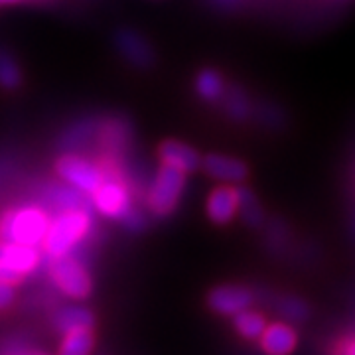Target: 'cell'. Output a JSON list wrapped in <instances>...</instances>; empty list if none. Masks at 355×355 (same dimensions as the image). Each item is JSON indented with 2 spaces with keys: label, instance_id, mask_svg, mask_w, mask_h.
<instances>
[{
  "label": "cell",
  "instance_id": "obj_1",
  "mask_svg": "<svg viewBox=\"0 0 355 355\" xmlns=\"http://www.w3.org/2000/svg\"><path fill=\"white\" fill-rule=\"evenodd\" d=\"M93 229V217L87 209L62 211L50 221L48 233L44 237V251L48 257H62L73 253L79 243L87 239Z\"/></svg>",
  "mask_w": 355,
  "mask_h": 355
},
{
  "label": "cell",
  "instance_id": "obj_2",
  "mask_svg": "<svg viewBox=\"0 0 355 355\" xmlns=\"http://www.w3.org/2000/svg\"><path fill=\"white\" fill-rule=\"evenodd\" d=\"M51 217L38 205L12 207L0 216V241L38 247L44 243Z\"/></svg>",
  "mask_w": 355,
  "mask_h": 355
},
{
  "label": "cell",
  "instance_id": "obj_3",
  "mask_svg": "<svg viewBox=\"0 0 355 355\" xmlns=\"http://www.w3.org/2000/svg\"><path fill=\"white\" fill-rule=\"evenodd\" d=\"M186 186V172L176 166L162 164L158 174L148 186L146 205L150 214L156 217L170 216L176 209L178 202L182 198V191Z\"/></svg>",
  "mask_w": 355,
  "mask_h": 355
},
{
  "label": "cell",
  "instance_id": "obj_4",
  "mask_svg": "<svg viewBox=\"0 0 355 355\" xmlns=\"http://www.w3.org/2000/svg\"><path fill=\"white\" fill-rule=\"evenodd\" d=\"M48 272L53 284L73 300H85L93 291V280L89 270L73 253L50 257Z\"/></svg>",
  "mask_w": 355,
  "mask_h": 355
},
{
  "label": "cell",
  "instance_id": "obj_5",
  "mask_svg": "<svg viewBox=\"0 0 355 355\" xmlns=\"http://www.w3.org/2000/svg\"><path fill=\"white\" fill-rule=\"evenodd\" d=\"M42 263L38 247L22 245V243L0 241V280L8 284H20L32 275Z\"/></svg>",
  "mask_w": 355,
  "mask_h": 355
},
{
  "label": "cell",
  "instance_id": "obj_6",
  "mask_svg": "<svg viewBox=\"0 0 355 355\" xmlns=\"http://www.w3.org/2000/svg\"><path fill=\"white\" fill-rule=\"evenodd\" d=\"M93 207L107 217H113L123 221L127 214L132 209L130 190L125 178L103 176L101 186L91 196Z\"/></svg>",
  "mask_w": 355,
  "mask_h": 355
},
{
  "label": "cell",
  "instance_id": "obj_7",
  "mask_svg": "<svg viewBox=\"0 0 355 355\" xmlns=\"http://www.w3.org/2000/svg\"><path fill=\"white\" fill-rule=\"evenodd\" d=\"M55 172L69 186H73V188L81 190L87 196H93V191L97 190L103 182V172L99 164L91 162L87 158L79 156V154L69 153L64 154L62 158H58Z\"/></svg>",
  "mask_w": 355,
  "mask_h": 355
},
{
  "label": "cell",
  "instance_id": "obj_8",
  "mask_svg": "<svg viewBox=\"0 0 355 355\" xmlns=\"http://www.w3.org/2000/svg\"><path fill=\"white\" fill-rule=\"evenodd\" d=\"M253 292L247 286H237V284H223L209 292L207 296V306L211 312L221 314V316H235L243 310H247L253 304Z\"/></svg>",
  "mask_w": 355,
  "mask_h": 355
},
{
  "label": "cell",
  "instance_id": "obj_9",
  "mask_svg": "<svg viewBox=\"0 0 355 355\" xmlns=\"http://www.w3.org/2000/svg\"><path fill=\"white\" fill-rule=\"evenodd\" d=\"M114 44L128 62L140 67V69H146V67L154 65L156 58H154L153 46L146 42V38H142L139 32H135L130 28H123L116 32Z\"/></svg>",
  "mask_w": 355,
  "mask_h": 355
},
{
  "label": "cell",
  "instance_id": "obj_10",
  "mask_svg": "<svg viewBox=\"0 0 355 355\" xmlns=\"http://www.w3.org/2000/svg\"><path fill=\"white\" fill-rule=\"evenodd\" d=\"M44 200L48 202L50 207L58 209L60 214L62 211H69V209H93V200L91 196L83 193L77 188H67L62 184H50L46 190H44Z\"/></svg>",
  "mask_w": 355,
  "mask_h": 355
},
{
  "label": "cell",
  "instance_id": "obj_11",
  "mask_svg": "<svg viewBox=\"0 0 355 355\" xmlns=\"http://www.w3.org/2000/svg\"><path fill=\"white\" fill-rule=\"evenodd\" d=\"M239 209V196L237 188H229L221 186L209 193L207 200V216L217 225H225L229 223Z\"/></svg>",
  "mask_w": 355,
  "mask_h": 355
},
{
  "label": "cell",
  "instance_id": "obj_12",
  "mask_svg": "<svg viewBox=\"0 0 355 355\" xmlns=\"http://www.w3.org/2000/svg\"><path fill=\"white\" fill-rule=\"evenodd\" d=\"M162 164L176 166L180 170H184L186 174L198 170L202 164V156L198 154L196 148H191L188 144L180 142V140H164L158 148Z\"/></svg>",
  "mask_w": 355,
  "mask_h": 355
},
{
  "label": "cell",
  "instance_id": "obj_13",
  "mask_svg": "<svg viewBox=\"0 0 355 355\" xmlns=\"http://www.w3.org/2000/svg\"><path fill=\"white\" fill-rule=\"evenodd\" d=\"M259 342L266 355H288L296 347V331L288 324L275 322L263 330Z\"/></svg>",
  "mask_w": 355,
  "mask_h": 355
},
{
  "label": "cell",
  "instance_id": "obj_14",
  "mask_svg": "<svg viewBox=\"0 0 355 355\" xmlns=\"http://www.w3.org/2000/svg\"><path fill=\"white\" fill-rule=\"evenodd\" d=\"M202 166L209 176L221 182H243L249 174L245 162L221 154H207L202 160Z\"/></svg>",
  "mask_w": 355,
  "mask_h": 355
},
{
  "label": "cell",
  "instance_id": "obj_15",
  "mask_svg": "<svg viewBox=\"0 0 355 355\" xmlns=\"http://www.w3.org/2000/svg\"><path fill=\"white\" fill-rule=\"evenodd\" d=\"M93 326H95V314L85 306H65L53 314V328L60 334L77 328H93Z\"/></svg>",
  "mask_w": 355,
  "mask_h": 355
},
{
  "label": "cell",
  "instance_id": "obj_16",
  "mask_svg": "<svg viewBox=\"0 0 355 355\" xmlns=\"http://www.w3.org/2000/svg\"><path fill=\"white\" fill-rule=\"evenodd\" d=\"M95 347L93 328H77L62 334L60 354L58 355H91Z\"/></svg>",
  "mask_w": 355,
  "mask_h": 355
},
{
  "label": "cell",
  "instance_id": "obj_17",
  "mask_svg": "<svg viewBox=\"0 0 355 355\" xmlns=\"http://www.w3.org/2000/svg\"><path fill=\"white\" fill-rule=\"evenodd\" d=\"M237 196H239V209L237 214H241L243 221L249 225V227H261L263 221H265V214H263V207L257 200L253 191L249 188H237Z\"/></svg>",
  "mask_w": 355,
  "mask_h": 355
},
{
  "label": "cell",
  "instance_id": "obj_18",
  "mask_svg": "<svg viewBox=\"0 0 355 355\" xmlns=\"http://www.w3.org/2000/svg\"><path fill=\"white\" fill-rule=\"evenodd\" d=\"M196 91L205 101H219L225 93L223 77L219 76L216 69H203L200 71V76L196 77Z\"/></svg>",
  "mask_w": 355,
  "mask_h": 355
},
{
  "label": "cell",
  "instance_id": "obj_19",
  "mask_svg": "<svg viewBox=\"0 0 355 355\" xmlns=\"http://www.w3.org/2000/svg\"><path fill=\"white\" fill-rule=\"evenodd\" d=\"M97 128H99V125L93 123V121H81V123L73 125L65 132L62 142H64L65 148H69V150L83 148V146H87L91 140L97 139Z\"/></svg>",
  "mask_w": 355,
  "mask_h": 355
},
{
  "label": "cell",
  "instance_id": "obj_20",
  "mask_svg": "<svg viewBox=\"0 0 355 355\" xmlns=\"http://www.w3.org/2000/svg\"><path fill=\"white\" fill-rule=\"evenodd\" d=\"M223 97H225V111L231 119H235V121H245V119H249L251 116V103H249V97L245 95V91H243L239 85H233V87H229L225 93H223Z\"/></svg>",
  "mask_w": 355,
  "mask_h": 355
},
{
  "label": "cell",
  "instance_id": "obj_21",
  "mask_svg": "<svg viewBox=\"0 0 355 355\" xmlns=\"http://www.w3.org/2000/svg\"><path fill=\"white\" fill-rule=\"evenodd\" d=\"M22 83V69L8 50L0 48V87L14 91Z\"/></svg>",
  "mask_w": 355,
  "mask_h": 355
},
{
  "label": "cell",
  "instance_id": "obj_22",
  "mask_svg": "<svg viewBox=\"0 0 355 355\" xmlns=\"http://www.w3.org/2000/svg\"><path fill=\"white\" fill-rule=\"evenodd\" d=\"M266 328V320L263 314L253 312V310H243L239 314H235V330L241 334L247 340L261 338V334Z\"/></svg>",
  "mask_w": 355,
  "mask_h": 355
},
{
  "label": "cell",
  "instance_id": "obj_23",
  "mask_svg": "<svg viewBox=\"0 0 355 355\" xmlns=\"http://www.w3.org/2000/svg\"><path fill=\"white\" fill-rule=\"evenodd\" d=\"M331 355H355V336L338 340L331 345Z\"/></svg>",
  "mask_w": 355,
  "mask_h": 355
},
{
  "label": "cell",
  "instance_id": "obj_24",
  "mask_svg": "<svg viewBox=\"0 0 355 355\" xmlns=\"http://www.w3.org/2000/svg\"><path fill=\"white\" fill-rule=\"evenodd\" d=\"M282 312H286L288 316L300 320V318L306 316V306L300 300H296V298H286L282 302Z\"/></svg>",
  "mask_w": 355,
  "mask_h": 355
},
{
  "label": "cell",
  "instance_id": "obj_25",
  "mask_svg": "<svg viewBox=\"0 0 355 355\" xmlns=\"http://www.w3.org/2000/svg\"><path fill=\"white\" fill-rule=\"evenodd\" d=\"M123 223H125L130 231H140V229L146 225V219H144V216L140 214L139 209H135V207H132V209L127 214V217L123 219Z\"/></svg>",
  "mask_w": 355,
  "mask_h": 355
},
{
  "label": "cell",
  "instance_id": "obj_26",
  "mask_svg": "<svg viewBox=\"0 0 355 355\" xmlns=\"http://www.w3.org/2000/svg\"><path fill=\"white\" fill-rule=\"evenodd\" d=\"M14 296H16V292H14L12 284L0 280V310H4V308L12 304Z\"/></svg>",
  "mask_w": 355,
  "mask_h": 355
},
{
  "label": "cell",
  "instance_id": "obj_27",
  "mask_svg": "<svg viewBox=\"0 0 355 355\" xmlns=\"http://www.w3.org/2000/svg\"><path fill=\"white\" fill-rule=\"evenodd\" d=\"M4 355H48L44 354V352H40V349H28V347H16L12 352H8V354Z\"/></svg>",
  "mask_w": 355,
  "mask_h": 355
},
{
  "label": "cell",
  "instance_id": "obj_28",
  "mask_svg": "<svg viewBox=\"0 0 355 355\" xmlns=\"http://www.w3.org/2000/svg\"><path fill=\"white\" fill-rule=\"evenodd\" d=\"M14 2H18V0H0V4H14Z\"/></svg>",
  "mask_w": 355,
  "mask_h": 355
},
{
  "label": "cell",
  "instance_id": "obj_29",
  "mask_svg": "<svg viewBox=\"0 0 355 355\" xmlns=\"http://www.w3.org/2000/svg\"><path fill=\"white\" fill-rule=\"evenodd\" d=\"M235 0H223V4H233Z\"/></svg>",
  "mask_w": 355,
  "mask_h": 355
}]
</instances>
